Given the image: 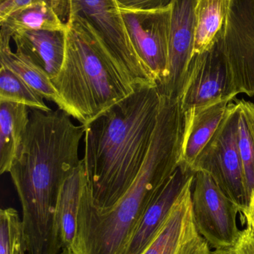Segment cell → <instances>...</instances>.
<instances>
[{
    "mask_svg": "<svg viewBox=\"0 0 254 254\" xmlns=\"http://www.w3.org/2000/svg\"><path fill=\"white\" fill-rule=\"evenodd\" d=\"M0 102L23 104L43 112L52 110L45 104L43 96L2 65L0 67Z\"/></svg>",
    "mask_w": 254,
    "mask_h": 254,
    "instance_id": "21",
    "label": "cell"
},
{
    "mask_svg": "<svg viewBox=\"0 0 254 254\" xmlns=\"http://www.w3.org/2000/svg\"><path fill=\"white\" fill-rule=\"evenodd\" d=\"M197 0H174L167 71L158 87L161 95L180 99L185 77L193 55Z\"/></svg>",
    "mask_w": 254,
    "mask_h": 254,
    "instance_id": "11",
    "label": "cell"
},
{
    "mask_svg": "<svg viewBox=\"0 0 254 254\" xmlns=\"http://www.w3.org/2000/svg\"><path fill=\"white\" fill-rule=\"evenodd\" d=\"M238 105L230 103L225 118L191 171L208 173L237 204L240 213L249 205L244 169L238 145Z\"/></svg>",
    "mask_w": 254,
    "mask_h": 254,
    "instance_id": "5",
    "label": "cell"
},
{
    "mask_svg": "<svg viewBox=\"0 0 254 254\" xmlns=\"http://www.w3.org/2000/svg\"><path fill=\"white\" fill-rule=\"evenodd\" d=\"M62 254H72L70 253V252H67V251H64V252H63Z\"/></svg>",
    "mask_w": 254,
    "mask_h": 254,
    "instance_id": "28",
    "label": "cell"
},
{
    "mask_svg": "<svg viewBox=\"0 0 254 254\" xmlns=\"http://www.w3.org/2000/svg\"><path fill=\"white\" fill-rule=\"evenodd\" d=\"M245 228L233 249L234 254H254V222L244 220Z\"/></svg>",
    "mask_w": 254,
    "mask_h": 254,
    "instance_id": "23",
    "label": "cell"
},
{
    "mask_svg": "<svg viewBox=\"0 0 254 254\" xmlns=\"http://www.w3.org/2000/svg\"><path fill=\"white\" fill-rule=\"evenodd\" d=\"M231 1L197 0L193 55L206 52L217 43L225 28Z\"/></svg>",
    "mask_w": 254,
    "mask_h": 254,
    "instance_id": "18",
    "label": "cell"
},
{
    "mask_svg": "<svg viewBox=\"0 0 254 254\" xmlns=\"http://www.w3.org/2000/svg\"><path fill=\"white\" fill-rule=\"evenodd\" d=\"M86 183L82 160V164L63 184L58 196L56 211L58 231L63 249L70 253L76 239L81 199Z\"/></svg>",
    "mask_w": 254,
    "mask_h": 254,
    "instance_id": "17",
    "label": "cell"
},
{
    "mask_svg": "<svg viewBox=\"0 0 254 254\" xmlns=\"http://www.w3.org/2000/svg\"><path fill=\"white\" fill-rule=\"evenodd\" d=\"M85 131L61 109H30L22 147L9 173L22 207L27 254H58L63 249L57 204L63 184L82 164Z\"/></svg>",
    "mask_w": 254,
    "mask_h": 254,
    "instance_id": "1",
    "label": "cell"
},
{
    "mask_svg": "<svg viewBox=\"0 0 254 254\" xmlns=\"http://www.w3.org/2000/svg\"><path fill=\"white\" fill-rule=\"evenodd\" d=\"M67 25L64 63L52 82L58 108L86 125L136 88L106 53L85 19L71 15Z\"/></svg>",
    "mask_w": 254,
    "mask_h": 254,
    "instance_id": "3",
    "label": "cell"
},
{
    "mask_svg": "<svg viewBox=\"0 0 254 254\" xmlns=\"http://www.w3.org/2000/svg\"><path fill=\"white\" fill-rule=\"evenodd\" d=\"M237 96L220 37L213 47L192 56L179 99L180 105L185 113L222 100L234 101Z\"/></svg>",
    "mask_w": 254,
    "mask_h": 254,
    "instance_id": "9",
    "label": "cell"
},
{
    "mask_svg": "<svg viewBox=\"0 0 254 254\" xmlns=\"http://www.w3.org/2000/svg\"><path fill=\"white\" fill-rule=\"evenodd\" d=\"M0 254H27L22 219L11 207L0 212Z\"/></svg>",
    "mask_w": 254,
    "mask_h": 254,
    "instance_id": "22",
    "label": "cell"
},
{
    "mask_svg": "<svg viewBox=\"0 0 254 254\" xmlns=\"http://www.w3.org/2000/svg\"><path fill=\"white\" fill-rule=\"evenodd\" d=\"M192 212L198 232L213 249H232L240 239L237 204L204 171L194 174Z\"/></svg>",
    "mask_w": 254,
    "mask_h": 254,
    "instance_id": "6",
    "label": "cell"
},
{
    "mask_svg": "<svg viewBox=\"0 0 254 254\" xmlns=\"http://www.w3.org/2000/svg\"><path fill=\"white\" fill-rule=\"evenodd\" d=\"M163 96L158 85L137 87L90 123L84 125V167L92 203L113 207L138 174L149 152Z\"/></svg>",
    "mask_w": 254,
    "mask_h": 254,
    "instance_id": "2",
    "label": "cell"
},
{
    "mask_svg": "<svg viewBox=\"0 0 254 254\" xmlns=\"http://www.w3.org/2000/svg\"><path fill=\"white\" fill-rule=\"evenodd\" d=\"M12 39L51 80L58 75L65 56L67 30L22 31L13 34Z\"/></svg>",
    "mask_w": 254,
    "mask_h": 254,
    "instance_id": "14",
    "label": "cell"
},
{
    "mask_svg": "<svg viewBox=\"0 0 254 254\" xmlns=\"http://www.w3.org/2000/svg\"><path fill=\"white\" fill-rule=\"evenodd\" d=\"M194 173L180 166L157 191L145 210L123 254H142L168 216L188 179Z\"/></svg>",
    "mask_w": 254,
    "mask_h": 254,
    "instance_id": "12",
    "label": "cell"
},
{
    "mask_svg": "<svg viewBox=\"0 0 254 254\" xmlns=\"http://www.w3.org/2000/svg\"><path fill=\"white\" fill-rule=\"evenodd\" d=\"M0 26V64L19 76L44 99L56 104L58 95L50 77L22 49L16 47L12 52L10 41L13 34L5 26Z\"/></svg>",
    "mask_w": 254,
    "mask_h": 254,
    "instance_id": "15",
    "label": "cell"
},
{
    "mask_svg": "<svg viewBox=\"0 0 254 254\" xmlns=\"http://www.w3.org/2000/svg\"><path fill=\"white\" fill-rule=\"evenodd\" d=\"M194 174L190 176L155 238L142 254H226L212 249L198 232L192 212Z\"/></svg>",
    "mask_w": 254,
    "mask_h": 254,
    "instance_id": "10",
    "label": "cell"
},
{
    "mask_svg": "<svg viewBox=\"0 0 254 254\" xmlns=\"http://www.w3.org/2000/svg\"><path fill=\"white\" fill-rule=\"evenodd\" d=\"M29 110L23 104L0 102V174L10 173L19 155L29 122Z\"/></svg>",
    "mask_w": 254,
    "mask_h": 254,
    "instance_id": "16",
    "label": "cell"
},
{
    "mask_svg": "<svg viewBox=\"0 0 254 254\" xmlns=\"http://www.w3.org/2000/svg\"><path fill=\"white\" fill-rule=\"evenodd\" d=\"M120 11L134 51L149 77L158 86L168 63L171 4L155 10L120 7Z\"/></svg>",
    "mask_w": 254,
    "mask_h": 254,
    "instance_id": "8",
    "label": "cell"
},
{
    "mask_svg": "<svg viewBox=\"0 0 254 254\" xmlns=\"http://www.w3.org/2000/svg\"><path fill=\"white\" fill-rule=\"evenodd\" d=\"M34 1L35 0H0V20Z\"/></svg>",
    "mask_w": 254,
    "mask_h": 254,
    "instance_id": "25",
    "label": "cell"
},
{
    "mask_svg": "<svg viewBox=\"0 0 254 254\" xmlns=\"http://www.w3.org/2000/svg\"><path fill=\"white\" fill-rule=\"evenodd\" d=\"M240 214L244 220L251 221L254 222V188L251 194L249 205Z\"/></svg>",
    "mask_w": 254,
    "mask_h": 254,
    "instance_id": "26",
    "label": "cell"
},
{
    "mask_svg": "<svg viewBox=\"0 0 254 254\" xmlns=\"http://www.w3.org/2000/svg\"><path fill=\"white\" fill-rule=\"evenodd\" d=\"M174 0H116L119 7L131 10H155L171 5Z\"/></svg>",
    "mask_w": 254,
    "mask_h": 254,
    "instance_id": "24",
    "label": "cell"
},
{
    "mask_svg": "<svg viewBox=\"0 0 254 254\" xmlns=\"http://www.w3.org/2000/svg\"><path fill=\"white\" fill-rule=\"evenodd\" d=\"M43 1L65 24L71 15L85 19L93 28L106 53L134 87L156 84L133 48L116 0Z\"/></svg>",
    "mask_w": 254,
    "mask_h": 254,
    "instance_id": "4",
    "label": "cell"
},
{
    "mask_svg": "<svg viewBox=\"0 0 254 254\" xmlns=\"http://www.w3.org/2000/svg\"><path fill=\"white\" fill-rule=\"evenodd\" d=\"M238 105V145L250 199L254 188V104L236 100Z\"/></svg>",
    "mask_w": 254,
    "mask_h": 254,
    "instance_id": "20",
    "label": "cell"
},
{
    "mask_svg": "<svg viewBox=\"0 0 254 254\" xmlns=\"http://www.w3.org/2000/svg\"><path fill=\"white\" fill-rule=\"evenodd\" d=\"M221 41L234 93L254 97V0H231Z\"/></svg>",
    "mask_w": 254,
    "mask_h": 254,
    "instance_id": "7",
    "label": "cell"
},
{
    "mask_svg": "<svg viewBox=\"0 0 254 254\" xmlns=\"http://www.w3.org/2000/svg\"><path fill=\"white\" fill-rule=\"evenodd\" d=\"M226 254H234V252H233V249H230V250H228V252H227Z\"/></svg>",
    "mask_w": 254,
    "mask_h": 254,
    "instance_id": "27",
    "label": "cell"
},
{
    "mask_svg": "<svg viewBox=\"0 0 254 254\" xmlns=\"http://www.w3.org/2000/svg\"><path fill=\"white\" fill-rule=\"evenodd\" d=\"M12 34L27 31H66L67 24L43 0H35L0 20Z\"/></svg>",
    "mask_w": 254,
    "mask_h": 254,
    "instance_id": "19",
    "label": "cell"
},
{
    "mask_svg": "<svg viewBox=\"0 0 254 254\" xmlns=\"http://www.w3.org/2000/svg\"><path fill=\"white\" fill-rule=\"evenodd\" d=\"M231 102V100H222L185 112L180 165L183 170L192 173L194 163L216 134Z\"/></svg>",
    "mask_w": 254,
    "mask_h": 254,
    "instance_id": "13",
    "label": "cell"
}]
</instances>
